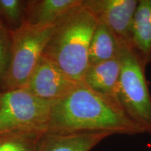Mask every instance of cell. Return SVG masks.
Segmentation results:
<instances>
[{"label": "cell", "instance_id": "obj_1", "mask_svg": "<svg viewBox=\"0 0 151 151\" xmlns=\"http://www.w3.org/2000/svg\"><path fill=\"white\" fill-rule=\"evenodd\" d=\"M48 130L61 133L104 132L112 135L146 133L120 106L82 83L52 102Z\"/></svg>", "mask_w": 151, "mask_h": 151}, {"label": "cell", "instance_id": "obj_2", "mask_svg": "<svg viewBox=\"0 0 151 151\" xmlns=\"http://www.w3.org/2000/svg\"><path fill=\"white\" fill-rule=\"evenodd\" d=\"M98 20L82 4L57 22L43 55L69 78L82 83L90 66L89 50Z\"/></svg>", "mask_w": 151, "mask_h": 151}, {"label": "cell", "instance_id": "obj_3", "mask_svg": "<svg viewBox=\"0 0 151 151\" xmlns=\"http://www.w3.org/2000/svg\"><path fill=\"white\" fill-rule=\"evenodd\" d=\"M118 41L119 102L130 119L146 133L151 134V95L145 75L146 67L130 45Z\"/></svg>", "mask_w": 151, "mask_h": 151}, {"label": "cell", "instance_id": "obj_4", "mask_svg": "<svg viewBox=\"0 0 151 151\" xmlns=\"http://www.w3.org/2000/svg\"><path fill=\"white\" fill-rule=\"evenodd\" d=\"M55 25L23 23L11 30V55L7 70L1 81L2 91L23 88L42 56Z\"/></svg>", "mask_w": 151, "mask_h": 151}, {"label": "cell", "instance_id": "obj_5", "mask_svg": "<svg viewBox=\"0 0 151 151\" xmlns=\"http://www.w3.org/2000/svg\"><path fill=\"white\" fill-rule=\"evenodd\" d=\"M52 102L24 88L0 92V134L47 131Z\"/></svg>", "mask_w": 151, "mask_h": 151}, {"label": "cell", "instance_id": "obj_6", "mask_svg": "<svg viewBox=\"0 0 151 151\" xmlns=\"http://www.w3.org/2000/svg\"><path fill=\"white\" fill-rule=\"evenodd\" d=\"M79 83H81L69 78L53 62L42 55L22 88L39 99L55 101L65 97Z\"/></svg>", "mask_w": 151, "mask_h": 151}, {"label": "cell", "instance_id": "obj_7", "mask_svg": "<svg viewBox=\"0 0 151 151\" xmlns=\"http://www.w3.org/2000/svg\"><path fill=\"white\" fill-rule=\"evenodd\" d=\"M138 3L139 0H83V5L104 22L118 40L130 46Z\"/></svg>", "mask_w": 151, "mask_h": 151}, {"label": "cell", "instance_id": "obj_8", "mask_svg": "<svg viewBox=\"0 0 151 151\" xmlns=\"http://www.w3.org/2000/svg\"><path fill=\"white\" fill-rule=\"evenodd\" d=\"M111 136L104 132L61 133L47 130L39 135L36 151H90Z\"/></svg>", "mask_w": 151, "mask_h": 151}, {"label": "cell", "instance_id": "obj_9", "mask_svg": "<svg viewBox=\"0 0 151 151\" xmlns=\"http://www.w3.org/2000/svg\"><path fill=\"white\" fill-rule=\"evenodd\" d=\"M120 74V62L118 55L114 59L90 65L82 83L121 108L118 95Z\"/></svg>", "mask_w": 151, "mask_h": 151}, {"label": "cell", "instance_id": "obj_10", "mask_svg": "<svg viewBox=\"0 0 151 151\" xmlns=\"http://www.w3.org/2000/svg\"><path fill=\"white\" fill-rule=\"evenodd\" d=\"M83 0H32L25 1L24 23L35 26L56 24Z\"/></svg>", "mask_w": 151, "mask_h": 151}, {"label": "cell", "instance_id": "obj_11", "mask_svg": "<svg viewBox=\"0 0 151 151\" xmlns=\"http://www.w3.org/2000/svg\"><path fill=\"white\" fill-rule=\"evenodd\" d=\"M131 46L145 67L151 63V0H139L134 18Z\"/></svg>", "mask_w": 151, "mask_h": 151}, {"label": "cell", "instance_id": "obj_12", "mask_svg": "<svg viewBox=\"0 0 151 151\" xmlns=\"http://www.w3.org/2000/svg\"><path fill=\"white\" fill-rule=\"evenodd\" d=\"M119 41L104 22L99 21L92 35L89 50L90 65L114 59L118 55Z\"/></svg>", "mask_w": 151, "mask_h": 151}, {"label": "cell", "instance_id": "obj_13", "mask_svg": "<svg viewBox=\"0 0 151 151\" xmlns=\"http://www.w3.org/2000/svg\"><path fill=\"white\" fill-rule=\"evenodd\" d=\"M40 134L24 132L0 134V151H36Z\"/></svg>", "mask_w": 151, "mask_h": 151}, {"label": "cell", "instance_id": "obj_14", "mask_svg": "<svg viewBox=\"0 0 151 151\" xmlns=\"http://www.w3.org/2000/svg\"><path fill=\"white\" fill-rule=\"evenodd\" d=\"M25 1L20 0H0V18L11 30L24 23Z\"/></svg>", "mask_w": 151, "mask_h": 151}, {"label": "cell", "instance_id": "obj_15", "mask_svg": "<svg viewBox=\"0 0 151 151\" xmlns=\"http://www.w3.org/2000/svg\"><path fill=\"white\" fill-rule=\"evenodd\" d=\"M11 49V32L0 18V82L8 68Z\"/></svg>", "mask_w": 151, "mask_h": 151}]
</instances>
